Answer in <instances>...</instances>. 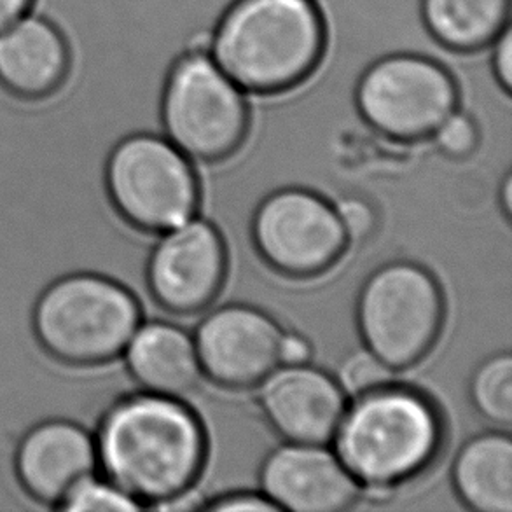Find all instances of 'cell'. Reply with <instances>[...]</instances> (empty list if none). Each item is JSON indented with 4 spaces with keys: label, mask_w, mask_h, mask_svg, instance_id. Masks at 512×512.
Here are the masks:
<instances>
[{
    "label": "cell",
    "mask_w": 512,
    "mask_h": 512,
    "mask_svg": "<svg viewBox=\"0 0 512 512\" xmlns=\"http://www.w3.org/2000/svg\"><path fill=\"white\" fill-rule=\"evenodd\" d=\"M392 376L394 371L385 366L380 359H376L369 352L359 353V355H353L343 367L341 387L348 394L359 397L378 388L387 387L392 381Z\"/></svg>",
    "instance_id": "7402d4cb"
},
{
    "label": "cell",
    "mask_w": 512,
    "mask_h": 512,
    "mask_svg": "<svg viewBox=\"0 0 512 512\" xmlns=\"http://www.w3.org/2000/svg\"><path fill=\"white\" fill-rule=\"evenodd\" d=\"M34 0H0V30L32 11Z\"/></svg>",
    "instance_id": "83f0119b"
},
{
    "label": "cell",
    "mask_w": 512,
    "mask_h": 512,
    "mask_svg": "<svg viewBox=\"0 0 512 512\" xmlns=\"http://www.w3.org/2000/svg\"><path fill=\"white\" fill-rule=\"evenodd\" d=\"M208 511L214 512H266L278 511V507L271 502L266 495H256V493H233L228 497L215 499L212 504H208Z\"/></svg>",
    "instance_id": "484cf974"
},
{
    "label": "cell",
    "mask_w": 512,
    "mask_h": 512,
    "mask_svg": "<svg viewBox=\"0 0 512 512\" xmlns=\"http://www.w3.org/2000/svg\"><path fill=\"white\" fill-rule=\"evenodd\" d=\"M98 471L156 509L189 492L205 460V432L177 397L132 392L112 406L95 430Z\"/></svg>",
    "instance_id": "7a4b0ae2"
},
{
    "label": "cell",
    "mask_w": 512,
    "mask_h": 512,
    "mask_svg": "<svg viewBox=\"0 0 512 512\" xmlns=\"http://www.w3.org/2000/svg\"><path fill=\"white\" fill-rule=\"evenodd\" d=\"M282 329L270 315L250 306H224L196 329L201 371L222 387L263 383L280 366Z\"/></svg>",
    "instance_id": "7c38bea8"
},
{
    "label": "cell",
    "mask_w": 512,
    "mask_h": 512,
    "mask_svg": "<svg viewBox=\"0 0 512 512\" xmlns=\"http://www.w3.org/2000/svg\"><path fill=\"white\" fill-rule=\"evenodd\" d=\"M458 84L434 58L397 53L380 58L359 77L355 102L374 132L395 142H418L457 111Z\"/></svg>",
    "instance_id": "9c48e42d"
},
{
    "label": "cell",
    "mask_w": 512,
    "mask_h": 512,
    "mask_svg": "<svg viewBox=\"0 0 512 512\" xmlns=\"http://www.w3.org/2000/svg\"><path fill=\"white\" fill-rule=\"evenodd\" d=\"M471 397L486 420L509 427L512 422V359L497 355L479 367L471 383Z\"/></svg>",
    "instance_id": "ffe728a7"
},
{
    "label": "cell",
    "mask_w": 512,
    "mask_h": 512,
    "mask_svg": "<svg viewBox=\"0 0 512 512\" xmlns=\"http://www.w3.org/2000/svg\"><path fill=\"white\" fill-rule=\"evenodd\" d=\"M254 240L264 261L291 277L326 271L348 243L336 207L301 189L264 201L254 217Z\"/></svg>",
    "instance_id": "30bf717a"
},
{
    "label": "cell",
    "mask_w": 512,
    "mask_h": 512,
    "mask_svg": "<svg viewBox=\"0 0 512 512\" xmlns=\"http://www.w3.org/2000/svg\"><path fill=\"white\" fill-rule=\"evenodd\" d=\"M261 485L278 511H345L360 497L359 483L340 458L319 444L289 443L271 451Z\"/></svg>",
    "instance_id": "4fadbf2b"
},
{
    "label": "cell",
    "mask_w": 512,
    "mask_h": 512,
    "mask_svg": "<svg viewBox=\"0 0 512 512\" xmlns=\"http://www.w3.org/2000/svg\"><path fill=\"white\" fill-rule=\"evenodd\" d=\"M336 212L348 242L362 243L373 235L376 215L366 201L359 198H346L340 201Z\"/></svg>",
    "instance_id": "cb8c5ba5"
},
{
    "label": "cell",
    "mask_w": 512,
    "mask_h": 512,
    "mask_svg": "<svg viewBox=\"0 0 512 512\" xmlns=\"http://www.w3.org/2000/svg\"><path fill=\"white\" fill-rule=\"evenodd\" d=\"M126 371L144 392L182 397L200 380L194 340L168 322L140 324L123 352Z\"/></svg>",
    "instance_id": "e0dca14e"
},
{
    "label": "cell",
    "mask_w": 512,
    "mask_h": 512,
    "mask_svg": "<svg viewBox=\"0 0 512 512\" xmlns=\"http://www.w3.org/2000/svg\"><path fill=\"white\" fill-rule=\"evenodd\" d=\"M160 119L167 139L186 158L219 161L247 139L249 102L210 53L196 48L168 70Z\"/></svg>",
    "instance_id": "8992f818"
},
{
    "label": "cell",
    "mask_w": 512,
    "mask_h": 512,
    "mask_svg": "<svg viewBox=\"0 0 512 512\" xmlns=\"http://www.w3.org/2000/svg\"><path fill=\"white\" fill-rule=\"evenodd\" d=\"M441 441L443 425L432 402L390 385L359 395L334 434L336 457L355 481L388 488L422 472Z\"/></svg>",
    "instance_id": "277c9868"
},
{
    "label": "cell",
    "mask_w": 512,
    "mask_h": 512,
    "mask_svg": "<svg viewBox=\"0 0 512 512\" xmlns=\"http://www.w3.org/2000/svg\"><path fill=\"white\" fill-rule=\"evenodd\" d=\"M443 294L422 266L392 263L360 291L357 322L367 352L392 371L413 366L436 343L443 326Z\"/></svg>",
    "instance_id": "ba28073f"
},
{
    "label": "cell",
    "mask_w": 512,
    "mask_h": 512,
    "mask_svg": "<svg viewBox=\"0 0 512 512\" xmlns=\"http://www.w3.org/2000/svg\"><path fill=\"white\" fill-rule=\"evenodd\" d=\"M492 70L495 81L499 83L502 91L509 95L512 90V34L511 27L507 25L497 39L492 42Z\"/></svg>",
    "instance_id": "d4e9b609"
},
{
    "label": "cell",
    "mask_w": 512,
    "mask_h": 512,
    "mask_svg": "<svg viewBox=\"0 0 512 512\" xmlns=\"http://www.w3.org/2000/svg\"><path fill=\"white\" fill-rule=\"evenodd\" d=\"M511 0H422L430 37L455 53L488 48L509 25Z\"/></svg>",
    "instance_id": "d6986e66"
},
{
    "label": "cell",
    "mask_w": 512,
    "mask_h": 512,
    "mask_svg": "<svg viewBox=\"0 0 512 512\" xmlns=\"http://www.w3.org/2000/svg\"><path fill=\"white\" fill-rule=\"evenodd\" d=\"M502 207L506 210L507 215L512 212V179L511 175H507L504 184H502Z\"/></svg>",
    "instance_id": "f1b7e54d"
},
{
    "label": "cell",
    "mask_w": 512,
    "mask_h": 512,
    "mask_svg": "<svg viewBox=\"0 0 512 512\" xmlns=\"http://www.w3.org/2000/svg\"><path fill=\"white\" fill-rule=\"evenodd\" d=\"M144 506L97 472L81 479L60 500L58 512H137Z\"/></svg>",
    "instance_id": "44dd1931"
},
{
    "label": "cell",
    "mask_w": 512,
    "mask_h": 512,
    "mask_svg": "<svg viewBox=\"0 0 512 512\" xmlns=\"http://www.w3.org/2000/svg\"><path fill=\"white\" fill-rule=\"evenodd\" d=\"M16 472L32 499L58 512L70 488L98 472L95 434L67 420L39 423L20 441Z\"/></svg>",
    "instance_id": "9a60e30c"
},
{
    "label": "cell",
    "mask_w": 512,
    "mask_h": 512,
    "mask_svg": "<svg viewBox=\"0 0 512 512\" xmlns=\"http://www.w3.org/2000/svg\"><path fill=\"white\" fill-rule=\"evenodd\" d=\"M105 180L119 214L146 235L177 228L198 207L193 167L170 140L153 132L121 140L109 156Z\"/></svg>",
    "instance_id": "52a82bcc"
},
{
    "label": "cell",
    "mask_w": 512,
    "mask_h": 512,
    "mask_svg": "<svg viewBox=\"0 0 512 512\" xmlns=\"http://www.w3.org/2000/svg\"><path fill=\"white\" fill-rule=\"evenodd\" d=\"M208 49L238 88L280 95L319 69L327 49L326 18L315 0H235Z\"/></svg>",
    "instance_id": "3957f363"
},
{
    "label": "cell",
    "mask_w": 512,
    "mask_h": 512,
    "mask_svg": "<svg viewBox=\"0 0 512 512\" xmlns=\"http://www.w3.org/2000/svg\"><path fill=\"white\" fill-rule=\"evenodd\" d=\"M142 315V303L125 285L77 273L42 292L34 326L42 345L58 359L98 364L123 355Z\"/></svg>",
    "instance_id": "5b68a950"
},
{
    "label": "cell",
    "mask_w": 512,
    "mask_h": 512,
    "mask_svg": "<svg viewBox=\"0 0 512 512\" xmlns=\"http://www.w3.org/2000/svg\"><path fill=\"white\" fill-rule=\"evenodd\" d=\"M67 44L62 81L39 97L0 83V346L39 343L35 306L49 285L95 273L135 292L125 257L133 228L105 170L132 133L142 58L121 0H34Z\"/></svg>",
    "instance_id": "6da1fadb"
},
{
    "label": "cell",
    "mask_w": 512,
    "mask_h": 512,
    "mask_svg": "<svg viewBox=\"0 0 512 512\" xmlns=\"http://www.w3.org/2000/svg\"><path fill=\"white\" fill-rule=\"evenodd\" d=\"M312 357V346L298 334H282L280 341V364L301 366Z\"/></svg>",
    "instance_id": "4316f807"
},
{
    "label": "cell",
    "mask_w": 512,
    "mask_h": 512,
    "mask_svg": "<svg viewBox=\"0 0 512 512\" xmlns=\"http://www.w3.org/2000/svg\"><path fill=\"white\" fill-rule=\"evenodd\" d=\"M67 63L62 34L41 14L30 11L0 30V83L18 95L39 97L53 90Z\"/></svg>",
    "instance_id": "2e32d148"
},
{
    "label": "cell",
    "mask_w": 512,
    "mask_h": 512,
    "mask_svg": "<svg viewBox=\"0 0 512 512\" xmlns=\"http://www.w3.org/2000/svg\"><path fill=\"white\" fill-rule=\"evenodd\" d=\"M458 497L478 512H512V441L488 432L465 444L455 462Z\"/></svg>",
    "instance_id": "ac0fdd59"
},
{
    "label": "cell",
    "mask_w": 512,
    "mask_h": 512,
    "mask_svg": "<svg viewBox=\"0 0 512 512\" xmlns=\"http://www.w3.org/2000/svg\"><path fill=\"white\" fill-rule=\"evenodd\" d=\"M432 137H436L437 147L444 154L451 158H464L478 147V125L471 116L455 111Z\"/></svg>",
    "instance_id": "603a6c76"
},
{
    "label": "cell",
    "mask_w": 512,
    "mask_h": 512,
    "mask_svg": "<svg viewBox=\"0 0 512 512\" xmlns=\"http://www.w3.org/2000/svg\"><path fill=\"white\" fill-rule=\"evenodd\" d=\"M224 275L226 249L210 222L189 219L170 229L147 256V294L173 315H191L210 305Z\"/></svg>",
    "instance_id": "8fae6325"
},
{
    "label": "cell",
    "mask_w": 512,
    "mask_h": 512,
    "mask_svg": "<svg viewBox=\"0 0 512 512\" xmlns=\"http://www.w3.org/2000/svg\"><path fill=\"white\" fill-rule=\"evenodd\" d=\"M261 408L287 443L324 444L334 439L346 411V397L329 374L306 366H285L263 381Z\"/></svg>",
    "instance_id": "5bb4252c"
}]
</instances>
